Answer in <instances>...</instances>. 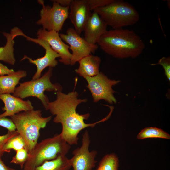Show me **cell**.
I'll use <instances>...</instances> for the list:
<instances>
[{"label":"cell","instance_id":"obj_11","mask_svg":"<svg viewBox=\"0 0 170 170\" xmlns=\"http://www.w3.org/2000/svg\"><path fill=\"white\" fill-rule=\"evenodd\" d=\"M30 41L38 44L45 49V53L44 56L35 60H33L26 55H24L21 61L27 59L29 62L36 65L37 71L33 75L32 79H37L41 77V73L46 68L55 67L58 64L56 58L60 57L57 53L53 50L49 44L45 41L38 38H33L25 35L24 37Z\"/></svg>","mask_w":170,"mask_h":170},{"label":"cell","instance_id":"obj_10","mask_svg":"<svg viewBox=\"0 0 170 170\" xmlns=\"http://www.w3.org/2000/svg\"><path fill=\"white\" fill-rule=\"evenodd\" d=\"M90 141L88 131L86 130L82 135L81 146L74 150L73 156L69 159L73 170H92L95 167L97 153L95 150H89Z\"/></svg>","mask_w":170,"mask_h":170},{"label":"cell","instance_id":"obj_22","mask_svg":"<svg viewBox=\"0 0 170 170\" xmlns=\"http://www.w3.org/2000/svg\"><path fill=\"white\" fill-rule=\"evenodd\" d=\"M25 142L23 138L19 134L9 139L4 145L3 150L4 152H9L11 149L16 151L25 147Z\"/></svg>","mask_w":170,"mask_h":170},{"label":"cell","instance_id":"obj_6","mask_svg":"<svg viewBox=\"0 0 170 170\" xmlns=\"http://www.w3.org/2000/svg\"><path fill=\"white\" fill-rule=\"evenodd\" d=\"M52 68L49 67L48 71L42 77L36 79L20 83L16 87L13 95L22 99L32 96L38 98L42 102L45 109L49 102L45 91H62V87L58 84H53L50 81Z\"/></svg>","mask_w":170,"mask_h":170},{"label":"cell","instance_id":"obj_3","mask_svg":"<svg viewBox=\"0 0 170 170\" xmlns=\"http://www.w3.org/2000/svg\"><path fill=\"white\" fill-rule=\"evenodd\" d=\"M40 110L23 111L10 117L16 130L24 139L25 148L29 154L32 152L37 143L40 130L45 127L52 118V116L43 117Z\"/></svg>","mask_w":170,"mask_h":170},{"label":"cell","instance_id":"obj_27","mask_svg":"<svg viewBox=\"0 0 170 170\" xmlns=\"http://www.w3.org/2000/svg\"><path fill=\"white\" fill-rule=\"evenodd\" d=\"M0 126L6 128L8 131L16 130L15 126L11 119L6 117L0 118Z\"/></svg>","mask_w":170,"mask_h":170},{"label":"cell","instance_id":"obj_24","mask_svg":"<svg viewBox=\"0 0 170 170\" xmlns=\"http://www.w3.org/2000/svg\"><path fill=\"white\" fill-rule=\"evenodd\" d=\"M16 131H8V133L3 135H0V156H3L4 153L3 150V147L7 141L12 137L18 134Z\"/></svg>","mask_w":170,"mask_h":170},{"label":"cell","instance_id":"obj_19","mask_svg":"<svg viewBox=\"0 0 170 170\" xmlns=\"http://www.w3.org/2000/svg\"><path fill=\"white\" fill-rule=\"evenodd\" d=\"M71 166L69 159L66 156H60L54 160L45 161L35 169L37 170H69Z\"/></svg>","mask_w":170,"mask_h":170},{"label":"cell","instance_id":"obj_16","mask_svg":"<svg viewBox=\"0 0 170 170\" xmlns=\"http://www.w3.org/2000/svg\"><path fill=\"white\" fill-rule=\"evenodd\" d=\"M3 34L6 37L7 42L5 46L0 47V61L13 65L15 62L14 54V39L17 36H22L24 33L18 28L14 27L11 29L10 33L3 32Z\"/></svg>","mask_w":170,"mask_h":170},{"label":"cell","instance_id":"obj_28","mask_svg":"<svg viewBox=\"0 0 170 170\" xmlns=\"http://www.w3.org/2000/svg\"><path fill=\"white\" fill-rule=\"evenodd\" d=\"M14 72L13 69H10L6 66L0 63V76H4L5 75H8Z\"/></svg>","mask_w":170,"mask_h":170},{"label":"cell","instance_id":"obj_7","mask_svg":"<svg viewBox=\"0 0 170 170\" xmlns=\"http://www.w3.org/2000/svg\"><path fill=\"white\" fill-rule=\"evenodd\" d=\"M52 6H45L43 0H38L42 7L40 11V19L37 22L43 29L57 32L60 31L69 16V7L61 6L55 0H52Z\"/></svg>","mask_w":170,"mask_h":170},{"label":"cell","instance_id":"obj_29","mask_svg":"<svg viewBox=\"0 0 170 170\" xmlns=\"http://www.w3.org/2000/svg\"><path fill=\"white\" fill-rule=\"evenodd\" d=\"M61 6L64 7H69L72 0H55Z\"/></svg>","mask_w":170,"mask_h":170},{"label":"cell","instance_id":"obj_23","mask_svg":"<svg viewBox=\"0 0 170 170\" xmlns=\"http://www.w3.org/2000/svg\"><path fill=\"white\" fill-rule=\"evenodd\" d=\"M16 151L15 155L12 158L10 163L20 165L21 169L27 161L29 153L26 149L23 148Z\"/></svg>","mask_w":170,"mask_h":170},{"label":"cell","instance_id":"obj_5","mask_svg":"<svg viewBox=\"0 0 170 170\" xmlns=\"http://www.w3.org/2000/svg\"><path fill=\"white\" fill-rule=\"evenodd\" d=\"M93 11L97 13L107 26L113 29L133 25L139 19V14L135 8L122 0H113L108 4Z\"/></svg>","mask_w":170,"mask_h":170},{"label":"cell","instance_id":"obj_18","mask_svg":"<svg viewBox=\"0 0 170 170\" xmlns=\"http://www.w3.org/2000/svg\"><path fill=\"white\" fill-rule=\"evenodd\" d=\"M27 75L26 71L19 70L9 75L0 76V94H13L20 80Z\"/></svg>","mask_w":170,"mask_h":170},{"label":"cell","instance_id":"obj_14","mask_svg":"<svg viewBox=\"0 0 170 170\" xmlns=\"http://www.w3.org/2000/svg\"><path fill=\"white\" fill-rule=\"evenodd\" d=\"M0 99L4 104L2 110L5 111L4 113L0 114V118L10 117L20 112L34 109L30 100H24L10 94H0Z\"/></svg>","mask_w":170,"mask_h":170},{"label":"cell","instance_id":"obj_13","mask_svg":"<svg viewBox=\"0 0 170 170\" xmlns=\"http://www.w3.org/2000/svg\"><path fill=\"white\" fill-rule=\"evenodd\" d=\"M69 16L74 29L80 35L92 13L87 0H72Z\"/></svg>","mask_w":170,"mask_h":170},{"label":"cell","instance_id":"obj_30","mask_svg":"<svg viewBox=\"0 0 170 170\" xmlns=\"http://www.w3.org/2000/svg\"><path fill=\"white\" fill-rule=\"evenodd\" d=\"M0 156V170H16L7 166L1 159Z\"/></svg>","mask_w":170,"mask_h":170},{"label":"cell","instance_id":"obj_17","mask_svg":"<svg viewBox=\"0 0 170 170\" xmlns=\"http://www.w3.org/2000/svg\"><path fill=\"white\" fill-rule=\"evenodd\" d=\"M101 62L100 57L90 54L79 61V67L75 71L84 78L86 76H95L99 72V67Z\"/></svg>","mask_w":170,"mask_h":170},{"label":"cell","instance_id":"obj_21","mask_svg":"<svg viewBox=\"0 0 170 170\" xmlns=\"http://www.w3.org/2000/svg\"><path fill=\"white\" fill-rule=\"evenodd\" d=\"M119 160L114 153L107 154L100 161L96 170H118Z\"/></svg>","mask_w":170,"mask_h":170},{"label":"cell","instance_id":"obj_4","mask_svg":"<svg viewBox=\"0 0 170 170\" xmlns=\"http://www.w3.org/2000/svg\"><path fill=\"white\" fill-rule=\"evenodd\" d=\"M60 134L45 139L34 147L25 163L23 170H33L45 161L51 160L60 156H65L71 148Z\"/></svg>","mask_w":170,"mask_h":170},{"label":"cell","instance_id":"obj_12","mask_svg":"<svg viewBox=\"0 0 170 170\" xmlns=\"http://www.w3.org/2000/svg\"><path fill=\"white\" fill-rule=\"evenodd\" d=\"M38 39L46 41L52 49L60 56L59 61L65 65L70 64L71 54L69 51V46L65 44L58 32L39 29L37 33Z\"/></svg>","mask_w":170,"mask_h":170},{"label":"cell","instance_id":"obj_25","mask_svg":"<svg viewBox=\"0 0 170 170\" xmlns=\"http://www.w3.org/2000/svg\"><path fill=\"white\" fill-rule=\"evenodd\" d=\"M160 65L164 70L165 73L168 79L170 81V58L164 57L160 59L157 63L151 64L152 65Z\"/></svg>","mask_w":170,"mask_h":170},{"label":"cell","instance_id":"obj_20","mask_svg":"<svg viewBox=\"0 0 170 170\" xmlns=\"http://www.w3.org/2000/svg\"><path fill=\"white\" fill-rule=\"evenodd\" d=\"M152 138L170 139V135L168 133L161 129L151 127L143 129L137 136V138L139 139Z\"/></svg>","mask_w":170,"mask_h":170},{"label":"cell","instance_id":"obj_1","mask_svg":"<svg viewBox=\"0 0 170 170\" xmlns=\"http://www.w3.org/2000/svg\"><path fill=\"white\" fill-rule=\"evenodd\" d=\"M78 93L74 91L67 94L61 91L57 92L56 100L49 102L46 109L55 115L53 119L54 122L61 124L60 134L70 145L78 144V136L81 131L88 127L93 128L97 123L107 120L113 111L110 109L107 116L101 120L92 123H86L84 120L88 118L90 114H80L76 112V109L79 104L86 102L87 99H78Z\"/></svg>","mask_w":170,"mask_h":170},{"label":"cell","instance_id":"obj_2","mask_svg":"<svg viewBox=\"0 0 170 170\" xmlns=\"http://www.w3.org/2000/svg\"><path fill=\"white\" fill-rule=\"evenodd\" d=\"M97 43L105 53L119 59L136 58L145 48L143 41L135 32L122 28L107 30Z\"/></svg>","mask_w":170,"mask_h":170},{"label":"cell","instance_id":"obj_9","mask_svg":"<svg viewBox=\"0 0 170 170\" xmlns=\"http://www.w3.org/2000/svg\"><path fill=\"white\" fill-rule=\"evenodd\" d=\"M59 35L62 40L69 45V48L72 51L70 64L71 65H74L82 58L94 53L98 48L97 44L88 42L71 27L67 29L66 34Z\"/></svg>","mask_w":170,"mask_h":170},{"label":"cell","instance_id":"obj_26","mask_svg":"<svg viewBox=\"0 0 170 170\" xmlns=\"http://www.w3.org/2000/svg\"><path fill=\"white\" fill-rule=\"evenodd\" d=\"M113 0H87L91 11L108 5Z\"/></svg>","mask_w":170,"mask_h":170},{"label":"cell","instance_id":"obj_8","mask_svg":"<svg viewBox=\"0 0 170 170\" xmlns=\"http://www.w3.org/2000/svg\"><path fill=\"white\" fill-rule=\"evenodd\" d=\"M84 78L87 82V87L91 92L94 102L103 99L110 104L116 103L113 95L115 92L112 87L120 81L110 79L101 72L95 76H86Z\"/></svg>","mask_w":170,"mask_h":170},{"label":"cell","instance_id":"obj_15","mask_svg":"<svg viewBox=\"0 0 170 170\" xmlns=\"http://www.w3.org/2000/svg\"><path fill=\"white\" fill-rule=\"evenodd\" d=\"M107 26L97 12L93 11L85 26L84 39L88 42L96 44L107 31Z\"/></svg>","mask_w":170,"mask_h":170},{"label":"cell","instance_id":"obj_31","mask_svg":"<svg viewBox=\"0 0 170 170\" xmlns=\"http://www.w3.org/2000/svg\"><path fill=\"white\" fill-rule=\"evenodd\" d=\"M33 170H36V169H34Z\"/></svg>","mask_w":170,"mask_h":170}]
</instances>
